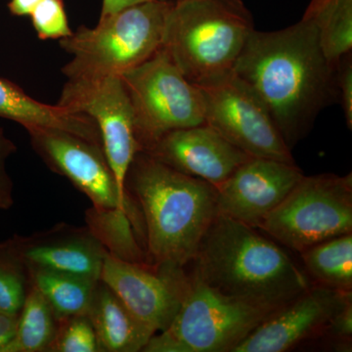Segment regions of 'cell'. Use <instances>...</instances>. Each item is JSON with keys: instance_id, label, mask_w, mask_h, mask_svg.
I'll use <instances>...</instances> for the list:
<instances>
[{"instance_id": "5bb4252c", "label": "cell", "mask_w": 352, "mask_h": 352, "mask_svg": "<svg viewBox=\"0 0 352 352\" xmlns=\"http://www.w3.org/2000/svg\"><path fill=\"white\" fill-rule=\"evenodd\" d=\"M303 175L296 164L252 157L215 186L217 210L258 228Z\"/></svg>"}, {"instance_id": "603a6c76", "label": "cell", "mask_w": 352, "mask_h": 352, "mask_svg": "<svg viewBox=\"0 0 352 352\" xmlns=\"http://www.w3.org/2000/svg\"><path fill=\"white\" fill-rule=\"evenodd\" d=\"M303 18L314 21L322 53L337 68L342 58L352 50V0H328Z\"/></svg>"}, {"instance_id": "6da1fadb", "label": "cell", "mask_w": 352, "mask_h": 352, "mask_svg": "<svg viewBox=\"0 0 352 352\" xmlns=\"http://www.w3.org/2000/svg\"><path fill=\"white\" fill-rule=\"evenodd\" d=\"M336 69L322 53L314 21L302 17L279 31L254 29L233 72L261 97L292 151L338 102Z\"/></svg>"}, {"instance_id": "1f68e13d", "label": "cell", "mask_w": 352, "mask_h": 352, "mask_svg": "<svg viewBox=\"0 0 352 352\" xmlns=\"http://www.w3.org/2000/svg\"><path fill=\"white\" fill-rule=\"evenodd\" d=\"M143 1H147V0H103L102 1L100 17L111 15V14L126 8V7L134 6V4L140 3Z\"/></svg>"}, {"instance_id": "f1b7e54d", "label": "cell", "mask_w": 352, "mask_h": 352, "mask_svg": "<svg viewBox=\"0 0 352 352\" xmlns=\"http://www.w3.org/2000/svg\"><path fill=\"white\" fill-rule=\"evenodd\" d=\"M327 335L332 340L340 342V347H349L352 337V300L347 302L335 315L330 322L324 336Z\"/></svg>"}, {"instance_id": "484cf974", "label": "cell", "mask_w": 352, "mask_h": 352, "mask_svg": "<svg viewBox=\"0 0 352 352\" xmlns=\"http://www.w3.org/2000/svg\"><path fill=\"white\" fill-rule=\"evenodd\" d=\"M32 27L41 41L68 38L72 31L64 0H41L31 15Z\"/></svg>"}, {"instance_id": "d4e9b609", "label": "cell", "mask_w": 352, "mask_h": 352, "mask_svg": "<svg viewBox=\"0 0 352 352\" xmlns=\"http://www.w3.org/2000/svg\"><path fill=\"white\" fill-rule=\"evenodd\" d=\"M51 352H100L96 333L87 315L58 320Z\"/></svg>"}, {"instance_id": "7a4b0ae2", "label": "cell", "mask_w": 352, "mask_h": 352, "mask_svg": "<svg viewBox=\"0 0 352 352\" xmlns=\"http://www.w3.org/2000/svg\"><path fill=\"white\" fill-rule=\"evenodd\" d=\"M191 264L210 286L268 309H279L314 284L274 240L220 212Z\"/></svg>"}, {"instance_id": "4fadbf2b", "label": "cell", "mask_w": 352, "mask_h": 352, "mask_svg": "<svg viewBox=\"0 0 352 352\" xmlns=\"http://www.w3.org/2000/svg\"><path fill=\"white\" fill-rule=\"evenodd\" d=\"M352 300V292L314 284L273 312L231 352H284L324 336L335 315Z\"/></svg>"}, {"instance_id": "7402d4cb", "label": "cell", "mask_w": 352, "mask_h": 352, "mask_svg": "<svg viewBox=\"0 0 352 352\" xmlns=\"http://www.w3.org/2000/svg\"><path fill=\"white\" fill-rule=\"evenodd\" d=\"M57 325L50 303L36 287L30 284L18 315L15 335L2 352L50 351Z\"/></svg>"}, {"instance_id": "30bf717a", "label": "cell", "mask_w": 352, "mask_h": 352, "mask_svg": "<svg viewBox=\"0 0 352 352\" xmlns=\"http://www.w3.org/2000/svg\"><path fill=\"white\" fill-rule=\"evenodd\" d=\"M57 104L87 116L96 124L120 193L126 196V173L140 146L131 100L120 76L67 80Z\"/></svg>"}, {"instance_id": "d6a6232c", "label": "cell", "mask_w": 352, "mask_h": 352, "mask_svg": "<svg viewBox=\"0 0 352 352\" xmlns=\"http://www.w3.org/2000/svg\"><path fill=\"white\" fill-rule=\"evenodd\" d=\"M327 1L328 0H311L309 6H308L307 8V10H305V15L303 16L311 15V14L315 12L319 7L323 6V4L326 3Z\"/></svg>"}, {"instance_id": "8992f818", "label": "cell", "mask_w": 352, "mask_h": 352, "mask_svg": "<svg viewBox=\"0 0 352 352\" xmlns=\"http://www.w3.org/2000/svg\"><path fill=\"white\" fill-rule=\"evenodd\" d=\"M276 310L227 296L185 272L177 314L143 351L231 352Z\"/></svg>"}, {"instance_id": "8fae6325", "label": "cell", "mask_w": 352, "mask_h": 352, "mask_svg": "<svg viewBox=\"0 0 352 352\" xmlns=\"http://www.w3.org/2000/svg\"><path fill=\"white\" fill-rule=\"evenodd\" d=\"M28 133L48 168L69 179L94 207L126 208L134 203L129 193H120L101 146L57 129H34Z\"/></svg>"}, {"instance_id": "4316f807", "label": "cell", "mask_w": 352, "mask_h": 352, "mask_svg": "<svg viewBox=\"0 0 352 352\" xmlns=\"http://www.w3.org/2000/svg\"><path fill=\"white\" fill-rule=\"evenodd\" d=\"M17 151V147L0 126V210L12 207L13 182L7 171V162Z\"/></svg>"}, {"instance_id": "7c38bea8", "label": "cell", "mask_w": 352, "mask_h": 352, "mask_svg": "<svg viewBox=\"0 0 352 352\" xmlns=\"http://www.w3.org/2000/svg\"><path fill=\"white\" fill-rule=\"evenodd\" d=\"M185 268L126 263L106 254L100 281L155 333L168 328L180 302Z\"/></svg>"}, {"instance_id": "277c9868", "label": "cell", "mask_w": 352, "mask_h": 352, "mask_svg": "<svg viewBox=\"0 0 352 352\" xmlns=\"http://www.w3.org/2000/svg\"><path fill=\"white\" fill-rule=\"evenodd\" d=\"M254 17L242 0L173 1L161 48L193 85L233 71Z\"/></svg>"}, {"instance_id": "44dd1931", "label": "cell", "mask_w": 352, "mask_h": 352, "mask_svg": "<svg viewBox=\"0 0 352 352\" xmlns=\"http://www.w3.org/2000/svg\"><path fill=\"white\" fill-rule=\"evenodd\" d=\"M303 270L314 284L352 289V233L323 241L300 252Z\"/></svg>"}, {"instance_id": "83f0119b", "label": "cell", "mask_w": 352, "mask_h": 352, "mask_svg": "<svg viewBox=\"0 0 352 352\" xmlns=\"http://www.w3.org/2000/svg\"><path fill=\"white\" fill-rule=\"evenodd\" d=\"M338 101L342 104L347 127L352 129V58L351 53L342 58L337 66Z\"/></svg>"}, {"instance_id": "4dcf8cb0", "label": "cell", "mask_w": 352, "mask_h": 352, "mask_svg": "<svg viewBox=\"0 0 352 352\" xmlns=\"http://www.w3.org/2000/svg\"><path fill=\"white\" fill-rule=\"evenodd\" d=\"M41 2V0H10L8 2L9 12L17 17H30Z\"/></svg>"}, {"instance_id": "52a82bcc", "label": "cell", "mask_w": 352, "mask_h": 352, "mask_svg": "<svg viewBox=\"0 0 352 352\" xmlns=\"http://www.w3.org/2000/svg\"><path fill=\"white\" fill-rule=\"evenodd\" d=\"M258 230L300 252L323 241L352 233V175H303Z\"/></svg>"}, {"instance_id": "5b68a950", "label": "cell", "mask_w": 352, "mask_h": 352, "mask_svg": "<svg viewBox=\"0 0 352 352\" xmlns=\"http://www.w3.org/2000/svg\"><path fill=\"white\" fill-rule=\"evenodd\" d=\"M173 1L147 0L104 16L94 28L80 25L60 47L71 55L62 68L67 80L122 76L161 48Z\"/></svg>"}, {"instance_id": "e0dca14e", "label": "cell", "mask_w": 352, "mask_h": 352, "mask_svg": "<svg viewBox=\"0 0 352 352\" xmlns=\"http://www.w3.org/2000/svg\"><path fill=\"white\" fill-rule=\"evenodd\" d=\"M0 118L21 124L25 131L34 129H57L69 132L89 142L101 146L96 124L87 116L55 104L43 103L24 90L0 76Z\"/></svg>"}, {"instance_id": "2e32d148", "label": "cell", "mask_w": 352, "mask_h": 352, "mask_svg": "<svg viewBox=\"0 0 352 352\" xmlns=\"http://www.w3.org/2000/svg\"><path fill=\"white\" fill-rule=\"evenodd\" d=\"M9 242L27 270L57 271L100 281L107 252L88 229H56Z\"/></svg>"}, {"instance_id": "836d02e7", "label": "cell", "mask_w": 352, "mask_h": 352, "mask_svg": "<svg viewBox=\"0 0 352 352\" xmlns=\"http://www.w3.org/2000/svg\"><path fill=\"white\" fill-rule=\"evenodd\" d=\"M162 1H166V0H162ZM175 1H182V0H175Z\"/></svg>"}, {"instance_id": "cb8c5ba5", "label": "cell", "mask_w": 352, "mask_h": 352, "mask_svg": "<svg viewBox=\"0 0 352 352\" xmlns=\"http://www.w3.org/2000/svg\"><path fill=\"white\" fill-rule=\"evenodd\" d=\"M29 275L10 242L0 245V312L18 316L25 296Z\"/></svg>"}, {"instance_id": "d6986e66", "label": "cell", "mask_w": 352, "mask_h": 352, "mask_svg": "<svg viewBox=\"0 0 352 352\" xmlns=\"http://www.w3.org/2000/svg\"><path fill=\"white\" fill-rule=\"evenodd\" d=\"M85 219L88 231L107 254L126 263L151 265L146 252L144 221L135 201L126 208L92 206Z\"/></svg>"}, {"instance_id": "ac0fdd59", "label": "cell", "mask_w": 352, "mask_h": 352, "mask_svg": "<svg viewBox=\"0 0 352 352\" xmlns=\"http://www.w3.org/2000/svg\"><path fill=\"white\" fill-rule=\"evenodd\" d=\"M87 315L96 333L100 351H143L155 335L101 281L97 284Z\"/></svg>"}, {"instance_id": "9a60e30c", "label": "cell", "mask_w": 352, "mask_h": 352, "mask_svg": "<svg viewBox=\"0 0 352 352\" xmlns=\"http://www.w3.org/2000/svg\"><path fill=\"white\" fill-rule=\"evenodd\" d=\"M144 153L173 170L214 186L252 157L206 124L171 131Z\"/></svg>"}, {"instance_id": "3957f363", "label": "cell", "mask_w": 352, "mask_h": 352, "mask_svg": "<svg viewBox=\"0 0 352 352\" xmlns=\"http://www.w3.org/2000/svg\"><path fill=\"white\" fill-rule=\"evenodd\" d=\"M126 190L142 214L150 264L190 265L219 212L217 187L138 152L126 173Z\"/></svg>"}, {"instance_id": "ba28073f", "label": "cell", "mask_w": 352, "mask_h": 352, "mask_svg": "<svg viewBox=\"0 0 352 352\" xmlns=\"http://www.w3.org/2000/svg\"><path fill=\"white\" fill-rule=\"evenodd\" d=\"M120 78L131 100L140 152L171 131L205 124L200 89L162 48Z\"/></svg>"}, {"instance_id": "9c48e42d", "label": "cell", "mask_w": 352, "mask_h": 352, "mask_svg": "<svg viewBox=\"0 0 352 352\" xmlns=\"http://www.w3.org/2000/svg\"><path fill=\"white\" fill-rule=\"evenodd\" d=\"M205 124L254 157L295 164L270 110L258 94L234 72L197 85Z\"/></svg>"}, {"instance_id": "f546056e", "label": "cell", "mask_w": 352, "mask_h": 352, "mask_svg": "<svg viewBox=\"0 0 352 352\" xmlns=\"http://www.w3.org/2000/svg\"><path fill=\"white\" fill-rule=\"evenodd\" d=\"M18 316L0 312V352L10 342L15 335Z\"/></svg>"}, {"instance_id": "ffe728a7", "label": "cell", "mask_w": 352, "mask_h": 352, "mask_svg": "<svg viewBox=\"0 0 352 352\" xmlns=\"http://www.w3.org/2000/svg\"><path fill=\"white\" fill-rule=\"evenodd\" d=\"M29 282L46 298L57 321L87 315L99 281L68 273L27 270Z\"/></svg>"}]
</instances>
